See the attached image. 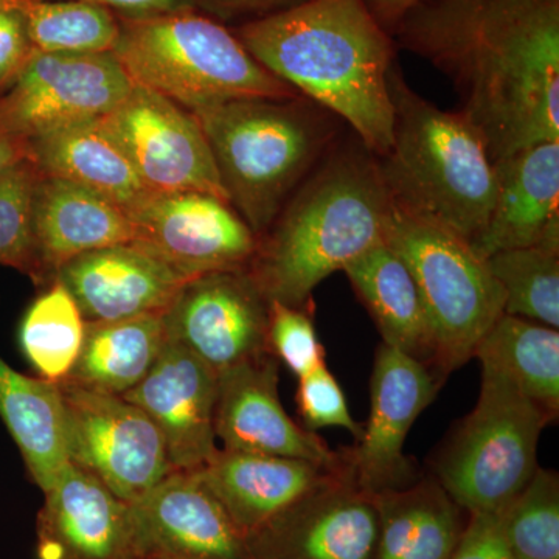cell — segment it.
<instances>
[{"label":"cell","mask_w":559,"mask_h":559,"mask_svg":"<svg viewBox=\"0 0 559 559\" xmlns=\"http://www.w3.org/2000/svg\"><path fill=\"white\" fill-rule=\"evenodd\" d=\"M278 360L271 355L246 360L218 374L215 436L223 450L257 452L348 466L347 450H331L325 440L294 421L278 395Z\"/></svg>","instance_id":"obj_16"},{"label":"cell","mask_w":559,"mask_h":559,"mask_svg":"<svg viewBox=\"0 0 559 559\" xmlns=\"http://www.w3.org/2000/svg\"><path fill=\"white\" fill-rule=\"evenodd\" d=\"M305 97L241 100L193 114L231 207L257 237L329 153L333 131Z\"/></svg>","instance_id":"obj_5"},{"label":"cell","mask_w":559,"mask_h":559,"mask_svg":"<svg viewBox=\"0 0 559 559\" xmlns=\"http://www.w3.org/2000/svg\"><path fill=\"white\" fill-rule=\"evenodd\" d=\"M496 197L487 226L471 242L481 260L559 235V142L495 162Z\"/></svg>","instance_id":"obj_21"},{"label":"cell","mask_w":559,"mask_h":559,"mask_svg":"<svg viewBox=\"0 0 559 559\" xmlns=\"http://www.w3.org/2000/svg\"><path fill=\"white\" fill-rule=\"evenodd\" d=\"M139 242L109 246L68 261L55 275L84 322H109L164 312L187 282Z\"/></svg>","instance_id":"obj_20"},{"label":"cell","mask_w":559,"mask_h":559,"mask_svg":"<svg viewBox=\"0 0 559 559\" xmlns=\"http://www.w3.org/2000/svg\"><path fill=\"white\" fill-rule=\"evenodd\" d=\"M392 38L454 81L492 164L559 142V0H418Z\"/></svg>","instance_id":"obj_1"},{"label":"cell","mask_w":559,"mask_h":559,"mask_svg":"<svg viewBox=\"0 0 559 559\" xmlns=\"http://www.w3.org/2000/svg\"><path fill=\"white\" fill-rule=\"evenodd\" d=\"M374 496L349 466L283 510L246 538L250 559H374Z\"/></svg>","instance_id":"obj_15"},{"label":"cell","mask_w":559,"mask_h":559,"mask_svg":"<svg viewBox=\"0 0 559 559\" xmlns=\"http://www.w3.org/2000/svg\"><path fill=\"white\" fill-rule=\"evenodd\" d=\"M485 263L503 290L506 314L559 329V242L502 250Z\"/></svg>","instance_id":"obj_31"},{"label":"cell","mask_w":559,"mask_h":559,"mask_svg":"<svg viewBox=\"0 0 559 559\" xmlns=\"http://www.w3.org/2000/svg\"><path fill=\"white\" fill-rule=\"evenodd\" d=\"M127 213L134 226V242L187 278L248 270L259 248V237L240 213L213 194L150 193Z\"/></svg>","instance_id":"obj_14"},{"label":"cell","mask_w":559,"mask_h":559,"mask_svg":"<svg viewBox=\"0 0 559 559\" xmlns=\"http://www.w3.org/2000/svg\"><path fill=\"white\" fill-rule=\"evenodd\" d=\"M231 32L272 75L347 121L371 154H388L395 39L366 0H305Z\"/></svg>","instance_id":"obj_2"},{"label":"cell","mask_w":559,"mask_h":559,"mask_svg":"<svg viewBox=\"0 0 559 559\" xmlns=\"http://www.w3.org/2000/svg\"><path fill=\"white\" fill-rule=\"evenodd\" d=\"M266 353L285 364L297 380L325 366V348L314 325V304L296 308L270 301Z\"/></svg>","instance_id":"obj_35"},{"label":"cell","mask_w":559,"mask_h":559,"mask_svg":"<svg viewBox=\"0 0 559 559\" xmlns=\"http://www.w3.org/2000/svg\"><path fill=\"white\" fill-rule=\"evenodd\" d=\"M84 330L86 322L69 290L61 283H50L22 319V353L39 378L61 382L79 359Z\"/></svg>","instance_id":"obj_30"},{"label":"cell","mask_w":559,"mask_h":559,"mask_svg":"<svg viewBox=\"0 0 559 559\" xmlns=\"http://www.w3.org/2000/svg\"><path fill=\"white\" fill-rule=\"evenodd\" d=\"M35 283L49 286L68 261L109 246L134 242L127 210L69 180L40 175L33 197Z\"/></svg>","instance_id":"obj_22"},{"label":"cell","mask_w":559,"mask_h":559,"mask_svg":"<svg viewBox=\"0 0 559 559\" xmlns=\"http://www.w3.org/2000/svg\"><path fill=\"white\" fill-rule=\"evenodd\" d=\"M392 202L366 146L329 151L259 237L248 271L267 300L312 305V290L385 241Z\"/></svg>","instance_id":"obj_3"},{"label":"cell","mask_w":559,"mask_h":559,"mask_svg":"<svg viewBox=\"0 0 559 559\" xmlns=\"http://www.w3.org/2000/svg\"><path fill=\"white\" fill-rule=\"evenodd\" d=\"M134 86L112 51H33L16 80L0 94V132L27 140L81 121L102 119Z\"/></svg>","instance_id":"obj_10"},{"label":"cell","mask_w":559,"mask_h":559,"mask_svg":"<svg viewBox=\"0 0 559 559\" xmlns=\"http://www.w3.org/2000/svg\"><path fill=\"white\" fill-rule=\"evenodd\" d=\"M342 272L369 311L382 342L426 364L437 373L428 320L415 280L404 261L384 241L353 260Z\"/></svg>","instance_id":"obj_25"},{"label":"cell","mask_w":559,"mask_h":559,"mask_svg":"<svg viewBox=\"0 0 559 559\" xmlns=\"http://www.w3.org/2000/svg\"><path fill=\"white\" fill-rule=\"evenodd\" d=\"M28 156L27 142L0 132V171Z\"/></svg>","instance_id":"obj_42"},{"label":"cell","mask_w":559,"mask_h":559,"mask_svg":"<svg viewBox=\"0 0 559 559\" xmlns=\"http://www.w3.org/2000/svg\"><path fill=\"white\" fill-rule=\"evenodd\" d=\"M131 510L135 558L250 559L245 535L198 471H173Z\"/></svg>","instance_id":"obj_17"},{"label":"cell","mask_w":559,"mask_h":559,"mask_svg":"<svg viewBox=\"0 0 559 559\" xmlns=\"http://www.w3.org/2000/svg\"><path fill=\"white\" fill-rule=\"evenodd\" d=\"M367 5L378 22L392 35L393 28L401 17L418 2V0H366Z\"/></svg>","instance_id":"obj_41"},{"label":"cell","mask_w":559,"mask_h":559,"mask_svg":"<svg viewBox=\"0 0 559 559\" xmlns=\"http://www.w3.org/2000/svg\"><path fill=\"white\" fill-rule=\"evenodd\" d=\"M374 559H452L466 522L463 510L432 476L374 496Z\"/></svg>","instance_id":"obj_27"},{"label":"cell","mask_w":559,"mask_h":559,"mask_svg":"<svg viewBox=\"0 0 559 559\" xmlns=\"http://www.w3.org/2000/svg\"><path fill=\"white\" fill-rule=\"evenodd\" d=\"M452 559H518L510 549L498 513H469Z\"/></svg>","instance_id":"obj_37"},{"label":"cell","mask_w":559,"mask_h":559,"mask_svg":"<svg viewBox=\"0 0 559 559\" xmlns=\"http://www.w3.org/2000/svg\"><path fill=\"white\" fill-rule=\"evenodd\" d=\"M40 173L31 157L0 171V266L13 267L35 282L33 197Z\"/></svg>","instance_id":"obj_34"},{"label":"cell","mask_w":559,"mask_h":559,"mask_svg":"<svg viewBox=\"0 0 559 559\" xmlns=\"http://www.w3.org/2000/svg\"><path fill=\"white\" fill-rule=\"evenodd\" d=\"M119 20L112 53L132 83L191 114L231 102L301 97L263 68L230 28L200 10Z\"/></svg>","instance_id":"obj_6"},{"label":"cell","mask_w":559,"mask_h":559,"mask_svg":"<svg viewBox=\"0 0 559 559\" xmlns=\"http://www.w3.org/2000/svg\"><path fill=\"white\" fill-rule=\"evenodd\" d=\"M32 0H0V10H22Z\"/></svg>","instance_id":"obj_43"},{"label":"cell","mask_w":559,"mask_h":559,"mask_svg":"<svg viewBox=\"0 0 559 559\" xmlns=\"http://www.w3.org/2000/svg\"><path fill=\"white\" fill-rule=\"evenodd\" d=\"M102 120L151 193L200 191L229 202L204 131L189 110L134 84Z\"/></svg>","instance_id":"obj_11"},{"label":"cell","mask_w":559,"mask_h":559,"mask_svg":"<svg viewBox=\"0 0 559 559\" xmlns=\"http://www.w3.org/2000/svg\"><path fill=\"white\" fill-rule=\"evenodd\" d=\"M84 2L97 3L112 11L117 16L130 17V20L198 10L194 0H84Z\"/></svg>","instance_id":"obj_40"},{"label":"cell","mask_w":559,"mask_h":559,"mask_svg":"<svg viewBox=\"0 0 559 559\" xmlns=\"http://www.w3.org/2000/svg\"><path fill=\"white\" fill-rule=\"evenodd\" d=\"M348 466L331 469L308 460L218 450L198 474L248 538L301 496Z\"/></svg>","instance_id":"obj_23"},{"label":"cell","mask_w":559,"mask_h":559,"mask_svg":"<svg viewBox=\"0 0 559 559\" xmlns=\"http://www.w3.org/2000/svg\"><path fill=\"white\" fill-rule=\"evenodd\" d=\"M165 342L164 312L86 322L83 347L66 380L97 392L124 395L146 377Z\"/></svg>","instance_id":"obj_28"},{"label":"cell","mask_w":559,"mask_h":559,"mask_svg":"<svg viewBox=\"0 0 559 559\" xmlns=\"http://www.w3.org/2000/svg\"><path fill=\"white\" fill-rule=\"evenodd\" d=\"M27 148L40 175L84 187L127 212L151 193L102 119L46 132L27 140Z\"/></svg>","instance_id":"obj_24"},{"label":"cell","mask_w":559,"mask_h":559,"mask_svg":"<svg viewBox=\"0 0 559 559\" xmlns=\"http://www.w3.org/2000/svg\"><path fill=\"white\" fill-rule=\"evenodd\" d=\"M385 245L417 285L441 378L474 358L477 345L503 314L506 296L469 242L430 221L393 209Z\"/></svg>","instance_id":"obj_8"},{"label":"cell","mask_w":559,"mask_h":559,"mask_svg":"<svg viewBox=\"0 0 559 559\" xmlns=\"http://www.w3.org/2000/svg\"><path fill=\"white\" fill-rule=\"evenodd\" d=\"M443 380L426 364L381 342L370 378V415L355 447L347 448L349 473L371 496L411 487L421 479L404 454L411 428L436 400Z\"/></svg>","instance_id":"obj_12"},{"label":"cell","mask_w":559,"mask_h":559,"mask_svg":"<svg viewBox=\"0 0 559 559\" xmlns=\"http://www.w3.org/2000/svg\"><path fill=\"white\" fill-rule=\"evenodd\" d=\"M58 388L70 462L97 477L117 498L138 502L175 471L159 430L135 404L68 380Z\"/></svg>","instance_id":"obj_9"},{"label":"cell","mask_w":559,"mask_h":559,"mask_svg":"<svg viewBox=\"0 0 559 559\" xmlns=\"http://www.w3.org/2000/svg\"><path fill=\"white\" fill-rule=\"evenodd\" d=\"M270 300L248 270L187 280L164 311L165 336L216 374L267 355Z\"/></svg>","instance_id":"obj_13"},{"label":"cell","mask_w":559,"mask_h":559,"mask_svg":"<svg viewBox=\"0 0 559 559\" xmlns=\"http://www.w3.org/2000/svg\"><path fill=\"white\" fill-rule=\"evenodd\" d=\"M500 528L518 559H559V476L539 468L498 511Z\"/></svg>","instance_id":"obj_33"},{"label":"cell","mask_w":559,"mask_h":559,"mask_svg":"<svg viewBox=\"0 0 559 559\" xmlns=\"http://www.w3.org/2000/svg\"><path fill=\"white\" fill-rule=\"evenodd\" d=\"M38 559H135L131 503L70 462L44 491Z\"/></svg>","instance_id":"obj_19"},{"label":"cell","mask_w":559,"mask_h":559,"mask_svg":"<svg viewBox=\"0 0 559 559\" xmlns=\"http://www.w3.org/2000/svg\"><path fill=\"white\" fill-rule=\"evenodd\" d=\"M198 10L215 20L245 22L260 20L278 11L299 5L305 0H194Z\"/></svg>","instance_id":"obj_39"},{"label":"cell","mask_w":559,"mask_h":559,"mask_svg":"<svg viewBox=\"0 0 559 559\" xmlns=\"http://www.w3.org/2000/svg\"><path fill=\"white\" fill-rule=\"evenodd\" d=\"M218 374L176 342H165L146 377L123 399L159 430L173 469L194 473L218 451L215 404Z\"/></svg>","instance_id":"obj_18"},{"label":"cell","mask_w":559,"mask_h":559,"mask_svg":"<svg viewBox=\"0 0 559 559\" xmlns=\"http://www.w3.org/2000/svg\"><path fill=\"white\" fill-rule=\"evenodd\" d=\"M393 139L378 157L392 207L439 224L466 242L487 226L496 197L495 164L479 132L462 112L419 97L400 70L389 80Z\"/></svg>","instance_id":"obj_4"},{"label":"cell","mask_w":559,"mask_h":559,"mask_svg":"<svg viewBox=\"0 0 559 559\" xmlns=\"http://www.w3.org/2000/svg\"><path fill=\"white\" fill-rule=\"evenodd\" d=\"M549 417L495 367L481 366L479 399L432 460L433 477L466 513H498L532 479Z\"/></svg>","instance_id":"obj_7"},{"label":"cell","mask_w":559,"mask_h":559,"mask_svg":"<svg viewBox=\"0 0 559 559\" xmlns=\"http://www.w3.org/2000/svg\"><path fill=\"white\" fill-rule=\"evenodd\" d=\"M135 559H140V558H135Z\"/></svg>","instance_id":"obj_44"},{"label":"cell","mask_w":559,"mask_h":559,"mask_svg":"<svg viewBox=\"0 0 559 559\" xmlns=\"http://www.w3.org/2000/svg\"><path fill=\"white\" fill-rule=\"evenodd\" d=\"M22 13L33 49L44 53H108L119 40V16L97 3L32 0Z\"/></svg>","instance_id":"obj_32"},{"label":"cell","mask_w":559,"mask_h":559,"mask_svg":"<svg viewBox=\"0 0 559 559\" xmlns=\"http://www.w3.org/2000/svg\"><path fill=\"white\" fill-rule=\"evenodd\" d=\"M33 51L22 10H0V94L16 80Z\"/></svg>","instance_id":"obj_38"},{"label":"cell","mask_w":559,"mask_h":559,"mask_svg":"<svg viewBox=\"0 0 559 559\" xmlns=\"http://www.w3.org/2000/svg\"><path fill=\"white\" fill-rule=\"evenodd\" d=\"M474 358L506 373L550 423L559 415V331L502 316L481 337Z\"/></svg>","instance_id":"obj_29"},{"label":"cell","mask_w":559,"mask_h":559,"mask_svg":"<svg viewBox=\"0 0 559 559\" xmlns=\"http://www.w3.org/2000/svg\"><path fill=\"white\" fill-rule=\"evenodd\" d=\"M0 418L20 448L33 481L47 491L70 463L58 382L27 377L0 358Z\"/></svg>","instance_id":"obj_26"},{"label":"cell","mask_w":559,"mask_h":559,"mask_svg":"<svg viewBox=\"0 0 559 559\" xmlns=\"http://www.w3.org/2000/svg\"><path fill=\"white\" fill-rule=\"evenodd\" d=\"M296 403L301 426L310 432L341 428L353 433L356 441L362 436V426L349 414L344 390L326 364L299 378Z\"/></svg>","instance_id":"obj_36"}]
</instances>
